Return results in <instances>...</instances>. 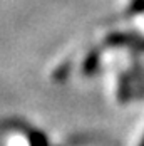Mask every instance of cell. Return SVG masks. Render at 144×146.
<instances>
[{
  "label": "cell",
  "mask_w": 144,
  "mask_h": 146,
  "mask_svg": "<svg viewBox=\"0 0 144 146\" xmlns=\"http://www.w3.org/2000/svg\"><path fill=\"white\" fill-rule=\"evenodd\" d=\"M141 146H144V138H143V141H141Z\"/></svg>",
  "instance_id": "6da1fadb"
}]
</instances>
